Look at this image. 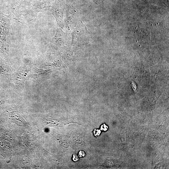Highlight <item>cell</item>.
<instances>
[{
	"mask_svg": "<svg viewBox=\"0 0 169 169\" xmlns=\"http://www.w3.org/2000/svg\"><path fill=\"white\" fill-rule=\"evenodd\" d=\"M101 133V131L100 130L95 129L93 131V133L94 135L96 137H98Z\"/></svg>",
	"mask_w": 169,
	"mask_h": 169,
	"instance_id": "6da1fadb",
	"label": "cell"
},
{
	"mask_svg": "<svg viewBox=\"0 0 169 169\" xmlns=\"http://www.w3.org/2000/svg\"><path fill=\"white\" fill-rule=\"evenodd\" d=\"M72 159L74 162H77L79 161V158L78 156L76 154H74L73 155Z\"/></svg>",
	"mask_w": 169,
	"mask_h": 169,
	"instance_id": "277c9868",
	"label": "cell"
},
{
	"mask_svg": "<svg viewBox=\"0 0 169 169\" xmlns=\"http://www.w3.org/2000/svg\"><path fill=\"white\" fill-rule=\"evenodd\" d=\"M108 127L105 124H104L101 127V130L103 131H106L108 130Z\"/></svg>",
	"mask_w": 169,
	"mask_h": 169,
	"instance_id": "7a4b0ae2",
	"label": "cell"
},
{
	"mask_svg": "<svg viewBox=\"0 0 169 169\" xmlns=\"http://www.w3.org/2000/svg\"><path fill=\"white\" fill-rule=\"evenodd\" d=\"M78 155L80 157H83L85 156L86 154L85 152L83 151L80 150L79 152Z\"/></svg>",
	"mask_w": 169,
	"mask_h": 169,
	"instance_id": "3957f363",
	"label": "cell"
}]
</instances>
